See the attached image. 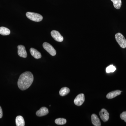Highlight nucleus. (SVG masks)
Here are the masks:
<instances>
[{
	"label": "nucleus",
	"instance_id": "obj_9",
	"mask_svg": "<svg viewBox=\"0 0 126 126\" xmlns=\"http://www.w3.org/2000/svg\"><path fill=\"white\" fill-rule=\"evenodd\" d=\"M48 112V110L47 108L43 107L36 112V114L38 116L42 117L47 115Z\"/></svg>",
	"mask_w": 126,
	"mask_h": 126
},
{
	"label": "nucleus",
	"instance_id": "obj_13",
	"mask_svg": "<svg viewBox=\"0 0 126 126\" xmlns=\"http://www.w3.org/2000/svg\"><path fill=\"white\" fill-rule=\"evenodd\" d=\"M16 123L17 126H24L25 122L24 118L22 116H17L16 118Z\"/></svg>",
	"mask_w": 126,
	"mask_h": 126
},
{
	"label": "nucleus",
	"instance_id": "obj_17",
	"mask_svg": "<svg viewBox=\"0 0 126 126\" xmlns=\"http://www.w3.org/2000/svg\"><path fill=\"white\" fill-rule=\"evenodd\" d=\"M55 122L57 125H64L66 123L67 121L64 118H59L55 119Z\"/></svg>",
	"mask_w": 126,
	"mask_h": 126
},
{
	"label": "nucleus",
	"instance_id": "obj_20",
	"mask_svg": "<svg viewBox=\"0 0 126 126\" xmlns=\"http://www.w3.org/2000/svg\"><path fill=\"white\" fill-rule=\"evenodd\" d=\"M2 117V111L1 108L0 106V118H1Z\"/></svg>",
	"mask_w": 126,
	"mask_h": 126
},
{
	"label": "nucleus",
	"instance_id": "obj_16",
	"mask_svg": "<svg viewBox=\"0 0 126 126\" xmlns=\"http://www.w3.org/2000/svg\"><path fill=\"white\" fill-rule=\"evenodd\" d=\"M113 3V6L117 9H119L122 6L121 0H111Z\"/></svg>",
	"mask_w": 126,
	"mask_h": 126
},
{
	"label": "nucleus",
	"instance_id": "obj_3",
	"mask_svg": "<svg viewBox=\"0 0 126 126\" xmlns=\"http://www.w3.org/2000/svg\"><path fill=\"white\" fill-rule=\"evenodd\" d=\"M115 39L117 42L123 48H126V40L125 37L121 33L116 34L115 36Z\"/></svg>",
	"mask_w": 126,
	"mask_h": 126
},
{
	"label": "nucleus",
	"instance_id": "obj_10",
	"mask_svg": "<svg viewBox=\"0 0 126 126\" xmlns=\"http://www.w3.org/2000/svg\"><path fill=\"white\" fill-rule=\"evenodd\" d=\"M92 123L93 125L95 126H101V122L98 117L95 114H93L91 117Z\"/></svg>",
	"mask_w": 126,
	"mask_h": 126
},
{
	"label": "nucleus",
	"instance_id": "obj_19",
	"mask_svg": "<svg viewBox=\"0 0 126 126\" xmlns=\"http://www.w3.org/2000/svg\"><path fill=\"white\" fill-rule=\"evenodd\" d=\"M120 118L122 120H124L126 122V111H124L120 115Z\"/></svg>",
	"mask_w": 126,
	"mask_h": 126
},
{
	"label": "nucleus",
	"instance_id": "obj_8",
	"mask_svg": "<svg viewBox=\"0 0 126 126\" xmlns=\"http://www.w3.org/2000/svg\"><path fill=\"white\" fill-rule=\"evenodd\" d=\"M18 53L19 56L23 58H26L27 57V52L24 46H18Z\"/></svg>",
	"mask_w": 126,
	"mask_h": 126
},
{
	"label": "nucleus",
	"instance_id": "obj_6",
	"mask_svg": "<svg viewBox=\"0 0 126 126\" xmlns=\"http://www.w3.org/2000/svg\"><path fill=\"white\" fill-rule=\"evenodd\" d=\"M51 36L55 40L59 42H61L63 40V38L58 31L53 30L51 32Z\"/></svg>",
	"mask_w": 126,
	"mask_h": 126
},
{
	"label": "nucleus",
	"instance_id": "obj_14",
	"mask_svg": "<svg viewBox=\"0 0 126 126\" xmlns=\"http://www.w3.org/2000/svg\"><path fill=\"white\" fill-rule=\"evenodd\" d=\"M70 89L66 87L62 88L60 90L59 94L62 96H64L68 94L70 92Z\"/></svg>",
	"mask_w": 126,
	"mask_h": 126
},
{
	"label": "nucleus",
	"instance_id": "obj_4",
	"mask_svg": "<svg viewBox=\"0 0 126 126\" xmlns=\"http://www.w3.org/2000/svg\"><path fill=\"white\" fill-rule=\"evenodd\" d=\"M43 47L44 49L52 56H54L56 55V50L54 47L49 43L46 42L44 43L43 44Z\"/></svg>",
	"mask_w": 126,
	"mask_h": 126
},
{
	"label": "nucleus",
	"instance_id": "obj_7",
	"mask_svg": "<svg viewBox=\"0 0 126 126\" xmlns=\"http://www.w3.org/2000/svg\"><path fill=\"white\" fill-rule=\"evenodd\" d=\"M101 119L104 122L108 121L109 119V114L108 111L104 109H102L99 112Z\"/></svg>",
	"mask_w": 126,
	"mask_h": 126
},
{
	"label": "nucleus",
	"instance_id": "obj_11",
	"mask_svg": "<svg viewBox=\"0 0 126 126\" xmlns=\"http://www.w3.org/2000/svg\"><path fill=\"white\" fill-rule=\"evenodd\" d=\"M121 93V92L119 90H116L112 91L109 93L106 96V97L108 99H111L114 98L118 95H120Z\"/></svg>",
	"mask_w": 126,
	"mask_h": 126
},
{
	"label": "nucleus",
	"instance_id": "obj_2",
	"mask_svg": "<svg viewBox=\"0 0 126 126\" xmlns=\"http://www.w3.org/2000/svg\"><path fill=\"white\" fill-rule=\"evenodd\" d=\"M26 16L31 20L35 22H40L43 19V16L41 15L34 12H27Z\"/></svg>",
	"mask_w": 126,
	"mask_h": 126
},
{
	"label": "nucleus",
	"instance_id": "obj_5",
	"mask_svg": "<svg viewBox=\"0 0 126 126\" xmlns=\"http://www.w3.org/2000/svg\"><path fill=\"white\" fill-rule=\"evenodd\" d=\"M85 101V97L83 94H80L76 97L74 100V103L76 106H80Z\"/></svg>",
	"mask_w": 126,
	"mask_h": 126
},
{
	"label": "nucleus",
	"instance_id": "obj_12",
	"mask_svg": "<svg viewBox=\"0 0 126 126\" xmlns=\"http://www.w3.org/2000/svg\"><path fill=\"white\" fill-rule=\"evenodd\" d=\"M30 52L31 55L35 59H38L41 58V55L40 52L34 48H31Z\"/></svg>",
	"mask_w": 126,
	"mask_h": 126
},
{
	"label": "nucleus",
	"instance_id": "obj_15",
	"mask_svg": "<svg viewBox=\"0 0 126 126\" xmlns=\"http://www.w3.org/2000/svg\"><path fill=\"white\" fill-rule=\"evenodd\" d=\"M10 33V31L6 27H0V34L3 35H9Z\"/></svg>",
	"mask_w": 126,
	"mask_h": 126
},
{
	"label": "nucleus",
	"instance_id": "obj_18",
	"mask_svg": "<svg viewBox=\"0 0 126 126\" xmlns=\"http://www.w3.org/2000/svg\"><path fill=\"white\" fill-rule=\"evenodd\" d=\"M116 70V68L113 65H110L106 68V72L107 73H110L111 72H115Z\"/></svg>",
	"mask_w": 126,
	"mask_h": 126
},
{
	"label": "nucleus",
	"instance_id": "obj_1",
	"mask_svg": "<svg viewBox=\"0 0 126 126\" xmlns=\"http://www.w3.org/2000/svg\"><path fill=\"white\" fill-rule=\"evenodd\" d=\"M33 75L30 72H26L21 75L18 81V87L22 90L29 88L33 81Z\"/></svg>",
	"mask_w": 126,
	"mask_h": 126
}]
</instances>
